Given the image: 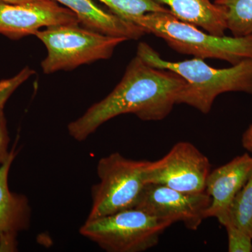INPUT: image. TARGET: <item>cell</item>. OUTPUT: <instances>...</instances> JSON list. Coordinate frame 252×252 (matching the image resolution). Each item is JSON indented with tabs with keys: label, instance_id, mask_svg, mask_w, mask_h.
I'll list each match as a JSON object with an SVG mask.
<instances>
[{
	"label": "cell",
	"instance_id": "cell-1",
	"mask_svg": "<svg viewBox=\"0 0 252 252\" xmlns=\"http://www.w3.org/2000/svg\"><path fill=\"white\" fill-rule=\"evenodd\" d=\"M186 84L187 81L175 72L149 65L136 56L115 89L69 123L68 132L74 140L82 142L99 126L122 114H135L145 122L163 120L177 104Z\"/></svg>",
	"mask_w": 252,
	"mask_h": 252
},
{
	"label": "cell",
	"instance_id": "cell-2",
	"mask_svg": "<svg viewBox=\"0 0 252 252\" xmlns=\"http://www.w3.org/2000/svg\"><path fill=\"white\" fill-rule=\"evenodd\" d=\"M137 56L149 65L172 71L183 78L187 84L181 91L177 104H187L203 114L210 112L220 94L242 92L252 94V59L222 69L212 67L197 58L172 62L162 59L145 42L138 44Z\"/></svg>",
	"mask_w": 252,
	"mask_h": 252
},
{
	"label": "cell",
	"instance_id": "cell-3",
	"mask_svg": "<svg viewBox=\"0 0 252 252\" xmlns=\"http://www.w3.org/2000/svg\"><path fill=\"white\" fill-rule=\"evenodd\" d=\"M130 22L142 28L146 34L161 38L180 54L203 60H222L232 65L252 59V36L214 35L177 19L170 12L149 13Z\"/></svg>",
	"mask_w": 252,
	"mask_h": 252
},
{
	"label": "cell",
	"instance_id": "cell-4",
	"mask_svg": "<svg viewBox=\"0 0 252 252\" xmlns=\"http://www.w3.org/2000/svg\"><path fill=\"white\" fill-rule=\"evenodd\" d=\"M36 36L48 54L41 63L46 74L71 70L82 64L110 59L125 38L102 34L79 25H64L38 31Z\"/></svg>",
	"mask_w": 252,
	"mask_h": 252
},
{
	"label": "cell",
	"instance_id": "cell-5",
	"mask_svg": "<svg viewBox=\"0 0 252 252\" xmlns=\"http://www.w3.org/2000/svg\"><path fill=\"white\" fill-rule=\"evenodd\" d=\"M171 223L138 208L86 220L79 233L109 252H141L158 245Z\"/></svg>",
	"mask_w": 252,
	"mask_h": 252
},
{
	"label": "cell",
	"instance_id": "cell-6",
	"mask_svg": "<svg viewBox=\"0 0 252 252\" xmlns=\"http://www.w3.org/2000/svg\"><path fill=\"white\" fill-rule=\"evenodd\" d=\"M147 161L126 158L119 153L99 159V181L92 189V207L87 220L135 208L147 185L144 180Z\"/></svg>",
	"mask_w": 252,
	"mask_h": 252
},
{
	"label": "cell",
	"instance_id": "cell-7",
	"mask_svg": "<svg viewBox=\"0 0 252 252\" xmlns=\"http://www.w3.org/2000/svg\"><path fill=\"white\" fill-rule=\"evenodd\" d=\"M210 167L209 159L193 144L180 142L160 160L147 161L144 180L183 193H203Z\"/></svg>",
	"mask_w": 252,
	"mask_h": 252
},
{
	"label": "cell",
	"instance_id": "cell-8",
	"mask_svg": "<svg viewBox=\"0 0 252 252\" xmlns=\"http://www.w3.org/2000/svg\"><path fill=\"white\" fill-rule=\"evenodd\" d=\"M211 198L206 193H187L165 186L147 184L135 208L169 223L182 222L197 230L205 218Z\"/></svg>",
	"mask_w": 252,
	"mask_h": 252
},
{
	"label": "cell",
	"instance_id": "cell-9",
	"mask_svg": "<svg viewBox=\"0 0 252 252\" xmlns=\"http://www.w3.org/2000/svg\"><path fill=\"white\" fill-rule=\"evenodd\" d=\"M79 24L77 15L54 0L26 4L0 1V34L14 40L34 35L42 28Z\"/></svg>",
	"mask_w": 252,
	"mask_h": 252
},
{
	"label": "cell",
	"instance_id": "cell-10",
	"mask_svg": "<svg viewBox=\"0 0 252 252\" xmlns=\"http://www.w3.org/2000/svg\"><path fill=\"white\" fill-rule=\"evenodd\" d=\"M252 170V157L246 153L210 171L205 192L210 195L211 203L205 212V218L215 217L223 225L226 223L231 204Z\"/></svg>",
	"mask_w": 252,
	"mask_h": 252
},
{
	"label": "cell",
	"instance_id": "cell-11",
	"mask_svg": "<svg viewBox=\"0 0 252 252\" xmlns=\"http://www.w3.org/2000/svg\"><path fill=\"white\" fill-rule=\"evenodd\" d=\"M16 153L11 151L7 160L0 165V252L17 250L18 233L28 229L31 209L27 197L9 190L8 178Z\"/></svg>",
	"mask_w": 252,
	"mask_h": 252
},
{
	"label": "cell",
	"instance_id": "cell-12",
	"mask_svg": "<svg viewBox=\"0 0 252 252\" xmlns=\"http://www.w3.org/2000/svg\"><path fill=\"white\" fill-rule=\"evenodd\" d=\"M59 1L77 15L84 28L107 35L140 39L146 34L142 28L114 14L106 12L91 0H54Z\"/></svg>",
	"mask_w": 252,
	"mask_h": 252
},
{
	"label": "cell",
	"instance_id": "cell-13",
	"mask_svg": "<svg viewBox=\"0 0 252 252\" xmlns=\"http://www.w3.org/2000/svg\"><path fill=\"white\" fill-rule=\"evenodd\" d=\"M183 22L217 36L227 31L224 11L211 0H156Z\"/></svg>",
	"mask_w": 252,
	"mask_h": 252
},
{
	"label": "cell",
	"instance_id": "cell-14",
	"mask_svg": "<svg viewBox=\"0 0 252 252\" xmlns=\"http://www.w3.org/2000/svg\"><path fill=\"white\" fill-rule=\"evenodd\" d=\"M224 11L227 30L233 36H252V0H215Z\"/></svg>",
	"mask_w": 252,
	"mask_h": 252
},
{
	"label": "cell",
	"instance_id": "cell-15",
	"mask_svg": "<svg viewBox=\"0 0 252 252\" xmlns=\"http://www.w3.org/2000/svg\"><path fill=\"white\" fill-rule=\"evenodd\" d=\"M228 222L236 225L240 229L252 237V170L248 180L237 194L231 204L228 220L226 223Z\"/></svg>",
	"mask_w": 252,
	"mask_h": 252
},
{
	"label": "cell",
	"instance_id": "cell-16",
	"mask_svg": "<svg viewBox=\"0 0 252 252\" xmlns=\"http://www.w3.org/2000/svg\"><path fill=\"white\" fill-rule=\"evenodd\" d=\"M108 6L113 14L130 21L133 18L153 12H170L156 0H98Z\"/></svg>",
	"mask_w": 252,
	"mask_h": 252
},
{
	"label": "cell",
	"instance_id": "cell-17",
	"mask_svg": "<svg viewBox=\"0 0 252 252\" xmlns=\"http://www.w3.org/2000/svg\"><path fill=\"white\" fill-rule=\"evenodd\" d=\"M34 74L33 69L26 67L14 77L0 81V112L4 110L5 104L15 91Z\"/></svg>",
	"mask_w": 252,
	"mask_h": 252
},
{
	"label": "cell",
	"instance_id": "cell-18",
	"mask_svg": "<svg viewBox=\"0 0 252 252\" xmlns=\"http://www.w3.org/2000/svg\"><path fill=\"white\" fill-rule=\"evenodd\" d=\"M223 226L226 229L228 235V252H252V240L250 235L230 222L225 223Z\"/></svg>",
	"mask_w": 252,
	"mask_h": 252
},
{
	"label": "cell",
	"instance_id": "cell-19",
	"mask_svg": "<svg viewBox=\"0 0 252 252\" xmlns=\"http://www.w3.org/2000/svg\"><path fill=\"white\" fill-rule=\"evenodd\" d=\"M9 142L7 123L3 110L0 112V165L7 160L11 154V151H9Z\"/></svg>",
	"mask_w": 252,
	"mask_h": 252
},
{
	"label": "cell",
	"instance_id": "cell-20",
	"mask_svg": "<svg viewBox=\"0 0 252 252\" xmlns=\"http://www.w3.org/2000/svg\"><path fill=\"white\" fill-rule=\"evenodd\" d=\"M242 145L249 152H252V124L243 133L242 137Z\"/></svg>",
	"mask_w": 252,
	"mask_h": 252
},
{
	"label": "cell",
	"instance_id": "cell-21",
	"mask_svg": "<svg viewBox=\"0 0 252 252\" xmlns=\"http://www.w3.org/2000/svg\"><path fill=\"white\" fill-rule=\"evenodd\" d=\"M44 0H0L1 2L10 3V4H26V3L37 2Z\"/></svg>",
	"mask_w": 252,
	"mask_h": 252
},
{
	"label": "cell",
	"instance_id": "cell-22",
	"mask_svg": "<svg viewBox=\"0 0 252 252\" xmlns=\"http://www.w3.org/2000/svg\"></svg>",
	"mask_w": 252,
	"mask_h": 252
}]
</instances>
